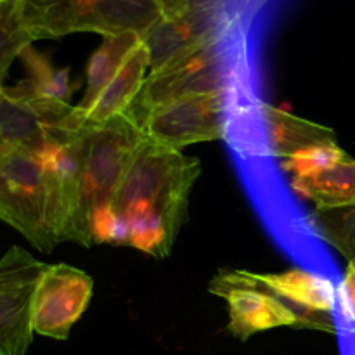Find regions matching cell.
Here are the masks:
<instances>
[{
    "instance_id": "obj_1",
    "label": "cell",
    "mask_w": 355,
    "mask_h": 355,
    "mask_svg": "<svg viewBox=\"0 0 355 355\" xmlns=\"http://www.w3.org/2000/svg\"><path fill=\"white\" fill-rule=\"evenodd\" d=\"M200 173V159L144 135L110 203L125 229V246L168 257Z\"/></svg>"
},
{
    "instance_id": "obj_2",
    "label": "cell",
    "mask_w": 355,
    "mask_h": 355,
    "mask_svg": "<svg viewBox=\"0 0 355 355\" xmlns=\"http://www.w3.org/2000/svg\"><path fill=\"white\" fill-rule=\"evenodd\" d=\"M255 23L238 17L220 37L149 73L127 116L141 127L153 110L173 101L231 92L260 80Z\"/></svg>"
},
{
    "instance_id": "obj_3",
    "label": "cell",
    "mask_w": 355,
    "mask_h": 355,
    "mask_svg": "<svg viewBox=\"0 0 355 355\" xmlns=\"http://www.w3.org/2000/svg\"><path fill=\"white\" fill-rule=\"evenodd\" d=\"M142 139L141 127L127 114L104 123H90L83 141L69 241L90 248V224L99 211L110 207Z\"/></svg>"
},
{
    "instance_id": "obj_4",
    "label": "cell",
    "mask_w": 355,
    "mask_h": 355,
    "mask_svg": "<svg viewBox=\"0 0 355 355\" xmlns=\"http://www.w3.org/2000/svg\"><path fill=\"white\" fill-rule=\"evenodd\" d=\"M162 16L155 0H24V19L35 40L80 31L144 37Z\"/></svg>"
},
{
    "instance_id": "obj_5",
    "label": "cell",
    "mask_w": 355,
    "mask_h": 355,
    "mask_svg": "<svg viewBox=\"0 0 355 355\" xmlns=\"http://www.w3.org/2000/svg\"><path fill=\"white\" fill-rule=\"evenodd\" d=\"M0 220L51 253L61 243L51 187L35 153L0 142Z\"/></svg>"
},
{
    "instance_id": "obj_6",
    "label": "cell",
    "mask_w": 355,
    "mask_h": 355,
    "mask_svg": "<svg viewBox=\"0 0 355 355\" xmlns=\"http://www.w3.org/2000/svg\"><path fill=\"white\" fill-rule=\"evenodd\" d=\"M211 283L225 286L257 288L288 305L300 321V329L335 333L338 309V283L304 267L279 274H260L250 270H222Z\"/></svg>"
},
{
    "instance_id": "obj_7",
    "label": "cell",
    "mask_w": 355,
    "mask_h": 355,
    "mask_svg": "<svg viewBox=\"0 0 355 355\" xmlns=\"http://www.w3.org/2000/svg\"><path fill=\"white\" fill-rule=\"evenodd\" d=\"M260 83L255 80L231 92L186 97L156 107L141 123L142 134L156 144L179 151L196 142L225 141L238 96Z\"/></svg>"
},
{
    "instance_id": "obj_8",
    "label": "cell",
    "mask_w": 355,
    "mask_h": 355,
    "mask_svg": "<svg viewBox=\"0 0 355 355\" xmlns=\"http://www.w3.org/2000/svg\"><path fill=\"white\" fill-rule=\"evenodd\" d=\"M87 123L78 107L37 96L26 83L0 85V142L37 155L54 135Z\"/></svg>"
},
{
    "instance_id": "obj_9",
    "label": "cell",
    "mask_w": 355,
    "mask_h": 355,
    "mask_svg": "<svg viewBox=\"0 0 355 355\" xmlns=\"http://www.w3.org/2000/svg\"><path fill=\"white\" fill-rule=\"evenodd\" d=\"M47 263L21 246L0 259V355H24L33 342V309Z\"/></svg>"
},
{
    "instance_id": "obj_10",
    "label": "cell",
    "mask_w": 355,
    "mask_h": 355,
    "mask_svg": "<svg viewBox=\"0 0 355 355\" xmlns=\"http://www.w3.org/2000/svg\"><path fill=\"white\" fill-rule=\"evenodd\" d=\"M238 17L224 12L214 0H193L184 12L162 16L142 37L148 51L149 71H159L187 52L215 40Z\"/></svg>"
},
{
    "instance_id": "obj_11",
    "label": "cell",
    "mask_w": 355,
    "mask_h": 355,
    "mask_svg": "<svg viewBox=\"0 0 355 355\" xmlns=\"http://www.w3.org/2000/svg\"><path fill=\"white\" fill-rule=\"evenodd\" d=\"M92 293L94 281L85 270L68 263L47 266L35 295V333L68 340L75 322L89 307Z\"/></svg>"
},
{
    "instance_id": "obj_12",
    "label": "cell",
    "mask_w": 355,
    "mask_h": 355,
    "mask_svg": "<svg viewBox=\"0 0 355 355\" xmlns=\"http://www.w3.org/2000/svg\"><path fill=\"white\" fill-rule=\"evenodd\" d=\"M208 291L227 302L229 326L232 336L245 342L253 335L290 326L300 329V321L284 302L257 288L208 284Z\"/></svg>"
},
{
    "instance_id": "obj_13",
    "label": "cell",
    "mask_w": 355,
    "mask_h": 355,
    "mask_svg": "<svg viewBox=\"0 0 355 355\" xmlns=\"http://www.w3.org/2000/svg\"><path fill=\"white\" fill-rule=\"evenodd\" d=\"M149 69V58L144 44L137 45L128 54L113 78L104 85L87 110H78L89 123H104L111 118L127 114L146 83Z\"/></svg>"
},
{
    "instance_id": "obj_14",
    "label": "cell",
    "mask_w": 355,
    "mask_h": 355,
    "mask_svg": "<svg viewBox=\"0 0 355 355\" xmlns=\"http://www.w3.org/2000/svg\"><path fill=\"white\" fill-rule=\"evenodd\" d=\"M295 196L311 201L314 210H329L355 205V159L345 162L319 172L307 179L290 182Z\"/></svg>"
},
{
    "instance_id": "obj_15",
    "label": "cell",
    "mask_w": 355,
    "mask_h": 355,
    "mask_svg": "<svg viewBox=\"0 0 355 355\" xmlns=\"http://www.w3.org/2000/svg\"><path fill=\"white\" fill-rule=\"evenodd\" d=\"M141 35L132 33V31L130 33L104 37L103 44L94 51V54L89 59V64H87V89L82 103L76 106L78 110H87L90 106V103L104 89V85L113 78L114 73L120 69L128 54L141 44Z\"/></svg>"
},
{
    "instance_id": "obj_16",
    "label": "cell",
    "mask_w": 355,
    "mask_h": 355,
    "mask_svg": "<svg viewBox=\"0 0 355 355\" xmlns=\"http://www.w3.org/2000/svg\"><path fill=\"white\" fill-rule=\"evenodd\" d=\"M347 158H350V156L340 148L336 137H329L311 142V144L297 149L290 156L279 159L277 168L290 184L293 180L307 179L315 173L324 172V170L345 162Z\"/></svg>"
},
{
    "instance_id": "obj_17",
    "label": "cell",
    "mask_w": 355,
    "mask_h": 355,
    "mask_svg": "<svg viewBox=\"0 0 355 355\" xmlns=\"http://www.w3.org/2000/svg\"><path fill=\"white\" fill-rule=\"evenodd\" d=\"M24 19V0H0V85L14 59L33 44Z\"/></svg>"
},
{
    "instance_id": "obj_18",
    "label": "cell",
    "mask_w": 355,
    "mask_h": 355,
    "mask_svg": "<svg viewBox=\"0 0 355 355\" xmlns=\"http://www.w3.org/2000/svg\"><path fill=\"white\" fill-rule=\"evenodd\" d=\"M311 224L324 245L355 262V205L329 210H312Z\"/></svg>"
},
{
    "instance_id": "obj_19",
    "label": "cell",
    "mask_w": 355,
    "mask_h": 355,
    "mask_svg": "<svg viewBox=\"0 0 355 355\" xmlns=\"http://www.w3.org/2000/svg\"><path fill=\"white\" fill-rule=\"evenodd\" d=\"M21 59L30 73V78L24 80V83L37 96L68 103L73 92L71 82H69V69H55L51 61L45 55L38 54L33 47H28L21 54Z\"/></svg>"
},
{
    "instance_id": "obj_20",
    "label": "cell",
    "mask_w": 355,
    "mask_h": 355,
    "mask_svg": "<svg viewBox=\"0 0 355 355\" xmlns=\"http://www.w3.org/2000/svg\"><path fill=\"white\" fill-rule=\"evenodd\" d=\"M224 12L232 17L259 19V14L270 0H214Z\"/></svg>"
},
{
    "instance_id": "obj_21",
    "label": "cell",
    "mask_w": 355,
    "mask_h": 355,
    "mask_svg": "<svg viewBox=\"0 0 355 355\" xmlns=\"http://www.w3.org/2000/svg\"><path fill=\"white\" fill-rule=\"evenodd\" d=\"M338 302L342 311L355 321V262H349L338 283Z\"/></svg>"
},
{
    "instance_id": "obj_22",
    "label": "cell",
    "mask_w": 355,
    "mask_h": 355,
    "mask_svg": "<svg viewBox=\"0 0 355 355\" xmlns=\"http://www.w3.org/2000/svg\"><path fill=\"white\" fill-rule=\"evenodd\" d=\"M155 2L159 6L163 16H177L184 12L193 0H155Z\"/></svg>"
}]
</instances>
